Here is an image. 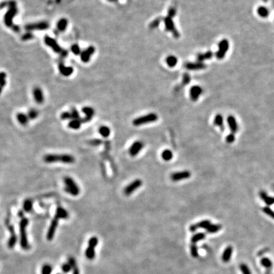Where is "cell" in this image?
I'll return each instance as SVG.
<instances>
[{
  "label": "cell",
  "instance_id": "cell-24",
  "mask_svg": "<svg viewBox=\"0 0 274 274\" xmlns=\"http://www.w3.org/2000/svg\"><path fill=\"white\" fill-rule=\"evenodd\" d=\"M58 69L61 74L64 76H69L74 72V69L72 67H67L63 63H60L58 65Z\"/></svg>",
  "mask_w": 274,
  "mask_h": 274
},
{
  "label": "cell",
  "instance_id": "cell-5",
  "mask_svg": "<svg viewBox=\"0 0 274 274\" xmlns=\"http://www.w3.org/2000/svg\"><path fill=\"white\" fill-rule=\"evenodd\" d=\"M157 119L158 116L157 114L155 113H150L135 119L133 121V125L135 126H139L141 125H146V124L154 123Z\"/></svg>",
  "mask_w": 274,
  "mask_h": 274
},
{
  "label": "cell",
  "instance_id": "cell-31",
  "mask_svg": "<svg viewBox=\"0 0 274 274\" xmlns=\"http://www.w3.org/2000/svg\"><path fill=\"white\" fill-rule=\"evenodd\" d=\"M17 119L18 120L19 123L22 125H26L29 122V118L27 114L24 113H18L17 115Z\"/></svg>",
  "mask_w": 274,
  "mask_h": 274
},
{
  "label": "cell",
  "instance_id": "cell-37",
  "mask_svg": "<svg viewBox=\"0 0 274 274\" xmlns=\"http://www.w3.org/2000/svg\"><path fill=\"white\" fill-rule=\"evenodd\" d=\"M161 157L163 160L166 161H169L173 159V154L172 151H170L169 149H166L162 152Z\"/></svg>",
  "mask_w": 274,
  "mask_h": 274
},
{
  "label": "cell",
  "instance_id": "cell-62",
  "mask_svg": "<svg viewBox=\"0 0 274 274\" xmlns=\"http://www.w3.org/2000/svg\"><path fill=\"white\" fill-rule=\"evenodd\" d=\"M262 1H264V2H267V1H268V0H262Z\"/></svg>",
  "mask_w": 274,
  "mask_h": 274
},
{
  "label": "cell",
  "instance_id": "cell-57",
  "mask_svg": "<svg viewBox=\"0 0 274 274\" xmlns=\"http://www.w3.org/2000/svg\"><path fill=\"white\" fill-rule=\"evenodd\" d=\"M12 29H13V30L15 32H19L20 31L19 26H18L17 25H13V27H12Z\"/></svg>",
  "mask_w": 274,
  "mask_h": 274
},
{
  "label": "cell",
  "instance_id": "cell-55",
  "mask_svg": "<svg viewBox=\"0 0 274 274\" xmlns=\"http://www.w3.org/2000/svg\"><path fill=\"white\" fill-rule=\"evenodd\" d=\"M235 140V137L234 133H230L226 137V142L228 143H232Z\"/></svg>",
  "mask_w": 274,
  "mask_h": 274
},
{
  "label": "cell",
  "instance_id": "cell-51",
  "mask_svg": "<svg viewBox=\"0 0 274 274\" xmlns=\"http://www.w3.org/2000/svg\"><path fill=\"white\" fill-rule=\"evenodd\" d=\"M71 270H72V268L69 262L66 263H64L62 265V270L63 272L65 273H69Z\"/></svg>",
  "mask_w": 274,
  "mask_h": 274
},
{
  "label": "cell",
  "instance_id": "cell-39",
  "mask_svg": "<svg viewBox=\"0 0 274 274\" xmlns=\"http://www.w3.org/2000/svg\"><path fill=\"white\" fill-rule=\"evenodd\" d=\"M205 237H206V234L204 233L200 232V233L196 234L193 235V236L192 237V238H191V242L192 243V244H196V243L199 242V241L204 239Z\"/></svg>",
  "mask_w": 274,
  "mask_h": 274
},
{
  "label": "cell",
  "instance_id": "cell-45",
  "mask_svg": "<svg viewBox=\"0 0 274 274\" xmlns=\"http://www.w3.org/2000/svg\"><path fill=\"white\" fill-rule=\"evenodd\" d=\"M190 80L191 78L189 74L184 73L182 78V85L183 86H185V85L188 84L190 83Z\"/></svg>",
  "mask_w": 274,
  "mask_h": 274
},
{
  "label": "cell",
  "instance_id": "cell-61",
  "mask_svg": "<svg viewBox=\"0 0 274 274\" xmlns=\"http://www.w3.org/2000/svg\"><path fill=\"white\" fill-rule=\"evenodd\" d=\"M56 1H57V3H59V2L61 1V0H56Z\"/></svg>",
  "mask_w": 274,
  "mask_h": 274
},
{
  "label": "cell",
  "instance_id": "cell-25",
  "mask_svg": "<svg viewBox=\"0 0 274 274\" xmlns=\"http://www.w3.org/2000/svg\"><path fill=\"white\" fill-rule=\"evenodd\" d=\"M260 196L267 205L270 206L274 204V197L269 196L265 191H261L260 192Z\"/></svg>",
  "mask_w": 274,
  "mask_h": 274
},
{
  "label": "cell",
  "instance_id": "cell-12",
  "mask_svg": "<svg viewBox=\"0 0 274 274\" xmlns=\"http://www.w3.org/2000/svg\"><path fill=\"white\" fill-rule=\"evenodd\" d=\"M58 222H59V219L57 218V217L54 216V218L52 220L50 225L49 228L48 230V232H47L46 238L48 241H51L53 240V238H54L55 232L57 230V226L58 225Z\"/></svg>",
  "mask_w": 274,
  "mask_h": 274
},
{
  "label": "cell",
  "instance_id": "cell-43",
  "mask_svg": "<svg viewBox=\"0 0 274 274\" xmlns=\"http://www.w3.org/2000/svg\"><path fill=\"white\" fill-rule=\"evenodd\" d=\"M70 51L72 52L73 54L76 55H78L81 54V51L80 49V47L78 45V44H74L70 47Z\"/></svg>",
  "mask_w": 274,
  "mask_h": 274
},
{
  "label": "cell",
  "instance_id": "cell-15",
  "mask_svg": "<svg viewBox=\"0 0 274 274\" xmlns=\"http://www.w3.org/2000/svg\"><path fill=\"white\" fill-rule=\"evenodd\" d=\"M143 147V143L141 141L137 140L135 141L131 145L130 148L129 149V153L132 157L137 155L139 154L140 152L142 151Z\"/></svg>",
  "mask_w": 274,
  "mask_h": 274
},
{
  "label": "cell",
  "instance_id": "cell-11",
  "mask_svg": "<svg viewBox=\"0 0 274 274\" xmlns=\"http://www.w3.org/2000/svg\"><path fill=\"white\" fill-rule=\"evenodd\" d=\"M143 182L140 179H136L131 182L128 186H126L124 190V193L126 196H130L135 190L138 189L142 185Z\"/></svg>",
  "mask_w": 274,
  "mask_h": 274
},
{
  "label": "cell",
  "instance_id": "cell-58",
  "mask_svg": "<svg viewBox=\"0 0 274 274\" xmlns=\"http://www.w3.org/2000/svg\"><path fill=\"white\" fill-rule=\"evenodd\" d=\"M8 7V2L3 1V2L1 3V9H3V8H4L5 7Z\"/></svg>",
  "mask_w": 274,
  "mask_h": 274
},
{
  "label": "cell",
  "instance_id": "cell-63",
  "mask_svg": "<svg viewBox=\"0 0 274 274\" xmlns=\"http://www.w3.org/2000/svg\"><path fill=\"white\" fill-rule=\"evenodd\" d=\"M58 274H60V273H58Z\"/></svg>",
  "mask_w": 274,
  "mask_h": 274
},
{
  "label": "cell",
  "instance_id": "cell-29",
  "mask_svg": "<svg viewBox=\"0 0 274 274\" xmlns=\"http://www.w3.org/2000/svg\"><path fill=\"white\" fill-rule=\"evenodd\" d=\"M82 124V122L81 121V118L79 119H72L68 123V127L70 129H78L81 128Z\"/></svg>",
  "mask_w": 274,
  "mask_h": 274
},
{
  "label": "cell",
  "instance_id": "cell-27",
  "mask_svg": "<svg viewBox=\"0 0 274 274\" xmlns=\"http://www.w3.org/2000/svg\"><path fill=\"white\" fill-rule=\"evenodd\" d=\"M232 251H233V248H232V246H229L226 247V248L225 249V251H224L222 255L223 261L226 263V262H228L230 261L232 256Z\"/></svg>",
  "mask_w": 274,
  "mask_h": 274
},
{
  "label": "cell",
  "instance_id": "cell-9",
  "mask_svg": "<svg viewBox=\"0 0 274 274\" xmlns=\"http://www.w3.org/2000/svg\"><path fill=\"white\" fill-rule=\"evenodd\" d=\"M44 41H45L46 45L49 47H50L55 53H57V54L61 55L64 51V50L62 48L60 45H58L57 41L54 39V38L48 36V35L45 36V38H44Z\"/></svg>",
  "mask_w": 274,
  "mask_h": 274
},
{
  "label": "cell",
  "instance_id": "cell-32",
  "mask_svg": "<svg viewBox=\"0 0 274 274\" xmlns=\"http://www.w3.org/2000/svg\"><path fill=\"white\" fill-rule=\"evenodd\" d=\"M67 25H68V20L66 19L62 18L60 19L59 21L57 22V27L58 31L60 32H63L67 29Z\"/></svg>",
  "mask_w": 274,
  "mask_h": 274
},
{
  "label": "cell",
  "instance_id": "cell-26",
  "mask_svg": "<svg viewBox=\"0 0 274 274\" xmlns=\"http://www.w3.org/2000/svg\"><path fill=\"white\" fill-rule=\"evenodd\" d=\"M213 54L211 51H208L204 54H199L197 56V60L199 62H203L206 60H210L213 57Z\"/></svg>",
  "mask_w": 274,
  "mask_h": 274
},
{
  "label": "cell",
  "instance_id": "cell-40",
  "mask_svg": "<svg viewBox=\"0 0 274 274\" xmlns=\"http://www.w3.org/2000/svg\"><path fill=\"white\" fill-rule=\"evenodd\" d=\"M162 20H163V18H162V17H161L155 19L154 20H152V21L151 22V23H150L149 27L151 29L157 28L159 27V25H160Z\"/></svg>",
  "mask_w": 274,
  "mask_h": 274
},
{
  "label": "cell",
  "instance_id": "cell-8",
  "mask_svg": "<svg viewBox=\"0 0 274 274\" xmlns=\"http://www.w3.org/2000/svg\"><path fill=\"white\" fill-rule=\"evenodd\" d=\"M229 41L226 39H223L220 41L218 45V50L216 53V57L218 59L222 60L225 57L229 49Z\"/></svg>",
  "mask_w": 274,
  "mask_h": 274
},
{
  "label": "cell",
  "instance_id": "cell-7",
  "mask_svg": "<svg viewBox=\"0 0 274 274\" xmlns=\"http://www.w3.org/2000/svg\"><path fill=\"white\" fill-rule=\"evenodd\" d=\"M163 22L164 23L165 29H166L167 32H172L173 37L175 38V39H178V38L180 37V32L177 29H176L175 24V23H174L172 18H171V17L168 16H166V17L163 18Z\"/></svg>",
  "mask_w": 274,
  "mask_h": 274
},
{
  "label": "cell",
  "instance_id": "cell-13",
  "mask_svg": "<svg viewBox=\"0 0 274 274\" xmlns=\"http://www.w3.org/2000/svg\"><path fill=\"white\" fill-rule=\"evenodd\" d=\"M191 176V173L189 171L185 170L182 172H175L171 175V179L173 182H178L184 180L189 178Z\"/></svg>",
  "mask_w": 274,
  "mask_h": 274
},
{
  "label": "cell",
  "instance_id": "cell-1",
  "mask_svg": "<svg viewBox=\"0 0 274 274\" xmlns=\"http://www.w3.org/2000/svg\"><path fill=\"white\" fill-rule=\"evenodd\" d=\"M43 160L46 163H57V162H61L64 164H72L75 162V158L73 155L67 154H50L44 156Z\"/></svg>",
  "mask_w": 274,
  "mask_h": 274
},
{
  "label": "cell",
  "instance_id": "cell-35",
  "mask_svg": "<svg viewBox=\"0 0 274 274\" xmlns=\"http://www.w3.org/2000/svg\"><path fill=\"white\" fill-rule=\"evenodd\" d=\"M98 132L102 137L107 138L111 135V129L107 126H102L100 127Z\"/></svg>",
  "mask_w": 274,
  "mask_h": 274
},
{
  "label": "cell",
  "instance_id": "cell-19",
  "mask_svg": "<svg viewBox=\"0 0 274 274\" xmlns=\"http://www.w3.org/2000/svg\"><path fill=\"white\" fill-rule=\"evenodd\" d=\"M184 67L187 70H202L206 68V65L203 62H187L184 65Z\"/></svg>",
  "mask_w": 274,
  "mask_h": 274
},
{
  "label": "cell",
  "instance_id": "cell-14",
  "mask_svg": "<svg viewBox=\"0 0 274 274\" xmlns=\"http://www.w3.org/2000/svg\"><path fill=\"white\" fill-rule=\"evenodd\" d=\"M95 48L93 46H90L87 48L86 50L82 51L80 54L81 60L82 62L88 63L90 61L91 57L95 53Z\"/></svg>",
  "mask_w": 274,
  "mask_h": 274
},
{
  "label": "cell",
  "instance_id": "cell-20",
  "mask_svg": "<svg viewBox=\"0 0 274 274\" xmlns=\"http://www.w3.org/2000/svg\"><path fill=\"white\" fill-rule=\"evenodd\" d=\"M33 96H34V100L36 101V102L38 103V104H43V103L44 102V100H45L43 91L39 87H36L34 88Z\"/></svg>",
  "mask_w": 274,
  "mask_h": 274
},
{
  "label": "cell",
  "instance_id": "cell-52",
  "mask_svg": "<svg viewBox=\"0 0 274 274\" xmlns=\"http://www.w3.org/2000/svg\"><path fill=\"white\" fill-rule=\"evenodd\" d=\"M6 78H7V74L6 73L4 72H1V90H3V88L5 87L6 85V83H7V80H6Z\"/></svg>",
  "mask_w": 274,
  "mask_h": 274
},
{
  "label": "cell",
  "instance_id": "cell-2",
  "mask_svg": "<svg viewBox=\"0 0 274 274\" xmlns=\"http://www.w3.org/2000/svg\"><path fill=\"white\" fill-rule=\"evenodd\" d=\"M29 224V220L27 218L23 217L19 223L20 230V244L22 248L24 250H28L30 248L27 235V227Z\"/></svg>",
  "mask_w": 274,
  "mask_h": 274
},
{
  "label": "cell",
  "instance_id": "cell-56",
  "mask_svg": "<svg viewBox=\"0 0 274 274\" xmlns=\"http://www.w3.org/2000/svg\"><path fill=\"white\" fill-rule=\"evenodd\" d=\"M102 140H100V139H93L91 140L88 142V143H90V145H93V146H97L100 145V144L102 143Z\"/></svg>",
  "mask_w": 274,
  "mask_h": 274
},
{
  "label": "cell",
  "instance_id": "cell-21",
  "mask_svg": "<svg viewBox=\"0 0 274 274\" xmlns=\"http://www.w3.org/2000/svg\"><path fill=\"white\" fill-rule=\"evenodd\" d=\"M211 224L210 220H202L201 222L197 223L196 224H194L190 226V230L191 232H195L198 228H204L206 229Z\"/></svg>",
  "mask_w": 274,
  "mask_h": 274
},
{
  "label": "cell",
  "instance_id": "cell-34",
  "mask_svg": "<svg viewBox=\"0 0 274 274\" xmlns=\"http://www.w3.org/2000/svg\"><path fill=\"white\" fill-rule=\"evenodd\" d=\"M257 13L259 16L262 17V18H267L269 15L270 11L267 7L261 6V7L258 8Z\"/></svg>",
  "mask_w": 274,
  "mask_h": 274
},
{
  "label": "cell",
  "instance_id": "cell-33",
  "mask_svg": "<svg viewBox=\"0 0 274 274\" xmlns=\"http://www.w3.org/2000/svg\"><path fill=\"white\" fill-rule=\"evenodd\" d=\"M166 63L169 67H174L178 63V58L174 55H169L166 58Z\"/></svg>",
  "mask_w": 274,
  "mask_h": 274
},
{
  "label": "cell",
  "instance_id": "cell-44",
  "mask_svg": "<svg viewBox=\"0 0 274 274\" xmlns=\"http://www.w3.org/2000/svg\"><path fill=\"white\" fill-rule=\"evenodd\" d=\"M38 115H39V113H38V111L36 109H32L29 110V111L28 112V114H27V116L29 117V119H34L37 118Z\"/></svg>",
  "mask_w": 274,
  "mask_h": 274
},
{
  "label": "cell",
  "instance_id": "cell-49",
  "mask_svg": "<svg viewBox=\"0 0 274 274\" xmlns=\"http://www.w3.org/2000/svg\"><path fill=\"white\" fill-rule=\"evenodd\" d=\"M60 119L62 120H67V119H72V117L70 112H64L60 115Z\"/></svg>",
  "mask_w": 274,
  "mask_h": 274
},
{
  "label": "cell",
  "instance_id": "cell-50",
  "mask_svg": "<svg viewBox=\"0 0 274 274\" xmlns=\"http://www.w3.org/2000/svg\"><path fill=\"white\" fill-rule=\"evenodd\" d=\"M70 113H71V115H72V119H81V117H80V115H79V112L76 108H74V107L72 108L71 111H70Z\"/></svg>",
  "mask_w": 274,
  "mask_h": 274
},
{
  "label": "cell",
  "instance_id": "cell-3",
  "mask_svg": "<svg viewBox=\"0 0 274 274\" xmlns=\"http://www.w3.org/2000/svg\"><path fill=\"white\" fill-rule=\"evenodd\" d=\"M8 10L5 13L4 17V22L6 26L8 27H13V19L18 12V8L17 7L16 2L13 0L8 2Z\"/></svg>",
  "mask_w": 274,
  "mask_h": 274
},
{
  "label": "cell",
  "instance_id": "cell-53",
  "mask_svg": "<svg viewBox=\"0 0 274 274\" xmlns=\"http://www.w3.org/2000/svg\"><path fill=\"white\" fill-rule=\"evenodd\" d=\"M176 14V8H175L174 7H170L169 8L168 11H167V16H168V17H171V18L173 19V17H175Z\"/></svg>",
  "mask_w": 274,
  "mask_h": 274
},
{
  "label": "cell",
  "instance_id": "cell-48",
  "mask_svg": "<svg viewBox=\"0 0 274 274\" xmlns=\"http://www.w3.org/2000/svg\"><path fill=\"white\" fill-rule=\"evenodd\" d=\"M190 252H191V255L194 258H197L198 257V249L196 246L195 244H192V246L190 247Z\"/></svg>",
  "mask_w": 274,
  "mask_h": 274
},
{
  "label": "cell",
  "instance_id": "cell-17",
  "mask_svg": "<svg viewBox=\"0 0 274 274\" xmlns=\"http://www.w3.org/2000/svg\"><path fill=\"white\" fill-rule=\"evenodd\" d=\"M82 112L85 114L84 118H81L82 123H86L90 122L92 119L93 117L95 115V110L92 107H84L82 108Z\"/></svg>",
  "mask_w": 274,
  "mask_h": 274
},
{
  "label": "cell",
  "instance_id": "cell-47",
  "mask_svg": "<svg viewBox=\"0 0 274 274\" xmlns=\"http://www.w3.org/2000/svg\"><path fill=\"white\" fill-rule=\"evenodd\" d=\"M240 269L241 270V272H243V274H251V270L249 269V267L247 266L246 264L244 263H241L240 265Z\"/></svg>",
  "mask_w": 274,
  "mask_h": 274
},
{
  "label": "cell",
  "instance_id": "cell-16",
  "mask_svg": "<svg viewBox=\"0 0 274 274\" xmlns=\"http://www.w3.org/2000/svg\"><path fill=\"white\" fill-rule=\"evenodd\" d=\"M8 229L10 232V237L8 241V247L9 249H13L16 245L17 241V237L15 232V229L13 225H8Z\"/></svg>",
  "mask_w": 274,
  "mask_h": 274
},
{
  "label": "cell",
  "instance_id": "cell-28",
  "mask_svg": "<svg viewBox=\"0 0 274 274\" xmlns=\"http://www.w3.org/2000/svg\"><path fill=\"white\" fill-rule=\"evenodd\" d=\"M68 262L70 265V266H71L72 274H80L79 268L77 265V262H76L75 258H73L72 256H70L68 259Z\"/></svg>",
  "mask_w": 274,
  "mask_h": 274
},
{
  "label": "cell",
  "instance_id": "cell-60",
  "mask_svg": "<svg viewBox=\"0 0 274 274\" xmlns=\"http://www.w3.org/2000/svg\"><path fill=\"white\" fill-rule=\"evenodd\" d=\"M108 1H112V2H115V1H117V0H108Z\"/></svg>",
  "mask_w": 274,
  "mask_h": 274
},
{
  "label": "cell",
  "instance_id": "cell-46",
  "mask_svg": "<svg viewBox=\"0 0 274 274\" xmlns=\"http://www.w3.org/2000/svg\"><path fill=\"white\" fill-rule=\"evenodd\" d=\"M262 210H263V211L265 214H267L268 216H269L270 217L272 218V219L274 220V211L272 210V209H270L269 207H268V206H266V207L263 208Z\"/></svg>",
  "mask_w": 274,
  "mask_h": 274
},
{
  "label": "cell",
  "instance_id": "cell-10",
  "mask_svg": "<svg viewBox=\"0 0 274 274\" xmlns=\"http://www.w3.org/2000/svg\"><path fill=\"white\" fill-rule=\"evenodd\" d=\"M50 27V24L48 22L43 21V22H38L36 23H28V24L25 25V29L28 31H34V30H46V29H48Z\"/></svg>",
  "mask_w": 274,
  "mask_h": 274
},
{
  "label": "cell",
  "instance_id": "cell-18",
  "mask_svg": "<svg viewBox=\"0 0 274 274\" xmlns=\"http://www.w3.org/2000/svg\"><path fill=\"white\" fill-rule=\"evenodd\" d=\"M202 93V88L198 85H194L190 89V96L192 101L196 102Z\"/></svg>",
  "mask_w": 274,
  "mask_h": 274
},
{
  "label": "cell",
  "instance_id": "cell-42",
  "mask_svg": "<svg viewBox=\"0 0 274 274\" xmlns=\"http://www.w3.org/2000/svg\"><path fill=\"white\" fill-rule=\"evenodd\" d=\"M261 263L263 265V267L265 268H267L268 269H270L271 267H272V263L270 259L267 258H263L261 259Z\"/></svg>",
  "mask_w": 274,
  "mask_h": 274
},
{
  "label": "cell",
  "instance_id": "cell-59",
  "mask_svg": "<svg viewBox=\"0 0 274 274\" xmlns=\"http://www.w3.org/2000/svg\"><path fill=\"white\" fill-rule=\"evenodd\" d=\"M18 214H19V216L20 217V218H23V213H22V211H19Z\"/></svg>",
  "mask_w": 274,
  "mask_h": 274
},
{
  "label": "cell",
  "instance_id": "cell-23",
  "mask_svg": "<svg viewBox=\"0 0 274 274\" xmlns=\"http://www.w3.org/2000/svg\"><path fill=\"white\" fill-rule=\"evenodd\" d=\"M55 216L57 217L58 219H68L69 217V214L66 209H64L62 206H58L56 209Z\"/></svg>",
  "mask_w": 274,
  "mask_h": 274
},
{
  "label": "cell",
  "instance_id": "cell-22",
  "mask_svg": "<svg viewBox=\"0 0 274 274\" xmlns=\"http://www.w3.org/2000/svg\"><path fill=\"white\" fill-rule=\"evenodd\" d=\"M226 121H227L228 125L229 126V128L230 129L231 132L232 133H235L237 131H238V124L237 123V120L235 118V117L232 116V115H230V116H228L227 119H226Z\"/></svg>",
  "mask_w": 274,
  "mask_h": 274
},
{
  "label": "cell",
  "instance_id": "cell-4",
  "mask_svg": "<svg viewBox=\"0 0 274 274\" xmlns=\"http://www.w3.org/2000/svg\"><path fill=\"white\" fill-rule=\"evenodd\" d=\"M64 182L65 184L64 190L67 193L72 196H78L79 195L80 193V188L72 178L69 176L65 177Z\"/></svg>",
  "mask_w": 274,
  "mask_h": 274
},
{
  "label": "cell",
  "instance_id": "cell-30",
  "mask_svg": "<svg viewBox=\"0 0 274 274\" xmlns=\"http://www.w3.org/2000/svg\"><path fill=\"white\" fill-rule=\"evenodd\" d=\"M214 125L216 126H218L222 130L224 129V124H223V117L222 114H218L216 115L214 119Z\"/></svg>",
  "mask_w": 274,
  "mask_h": 274
},
{
  "label": "cell",
  "instance_id": "cell-38",
  "mask_svg": "<svg viewBox=\"0 0 274 274\" xmlns=\"http://www.w3.org/2000/svg\"><path fill=\"white\" fill-rule=\"evenodd\" d=\"M32 207H33V202L31 199H28L25 200L23 204V210L25 212H31L32 210Z\"/></svg>",
  "mask_w": 274,
  "mask_h": 274
},
{
  "label": "cell",
  "instance_id": "cell-36",
  "mask_svg": "<svg viewBox=\"0 0 274 274\" xmlns=\"http://www.w3.org/2000/svg\"><path fill=\"white\" fill-rule=\"evenodd\" d=\"M221 228H222V226L219 224H211L206 230L208 233L214 234L220 230Z\"/></svg>",
  "mask_w": 274,
  "mask_h": 274
},
{
  "label": "cell",
  "instance_id": "cell-41",
  "mask_svg": "<svg viewBox=\"0 0 274 274\" xmlns=\"http://www.w3.org/2000/svg\"><path fill=\"white\" fill-rule=\"evenodd\" d=\"M52 272V267L49 264L44 265L41 269V274H51Z\"/></svg>",
  "mask_w": 274,
  "mask_h": 274
},
{
  "label": "cell",
  "instance_id": "cell-6",
  "mask_svg": "<svg viewBox=\"0 0 274 274\" xmlns=\"http://www.w3.org/2000/svg\"><path fill=\"white\" fill-rule=\"evenodd\" d=\"M98 244V239L96 237H91L88 241V246L85 251V256L90 260H93L95 258V248Z\"/></svg>",
  "mask_w": 274,
  "mask_h": 274
},
{
  "label": "cell",
  "instance_id": "cell-54",
  "mask_svg": "<svg viewBox=\"0 0 274 274\" xmlns=\"http://www.w3.org/2000/svg\"><path fill=\"white\" fill-rule=\"evenodd\" d=\"M33 38H34V35L32 34L31 32H27V33H25L22 35L21 39L23 41H27V40H32Z\"/></svg>",
  "mask_w": 274,
  "mask_h": 274
}]
</instances>
